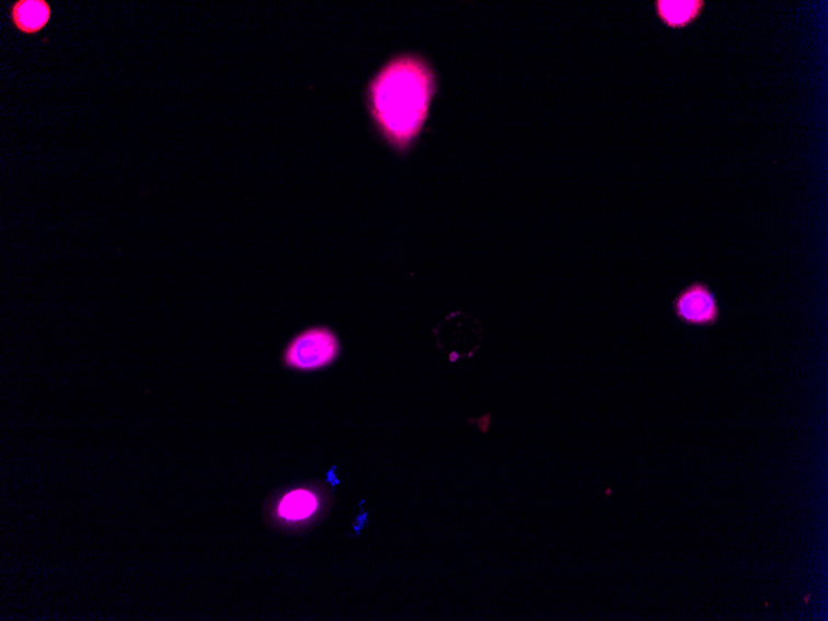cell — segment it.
I'll list each match as a JSON object with an SVG mask.
<instances>
[{
	"label": "cell",
	"instance_id": "6da1fadb",
	"mask_svg": "<svg viewBox=\"0 0 828 621\" xmlns=\"http://www.w3.org/2000/svg\"><path fill=\"white\" fill-rule=\"evenodd\" d=\"M439 72L427 55L401 51L382 62L364 84L371 129L391 152L407 157L425 134L439 92Z\"/></svg>",
	"mask_w": 828,
	"mask_h": 621
},
{
	"label": "cell",
	"instance_id": "7a4b0ae2",
	"mask_svg": "<svg viewBox=\"0 0 828 621\" xmlns=\"http://www.w3.org/2000/svg\"><path fill=\"white\" fill-rule=\"evenodd\" d=\"M338 354L341 342L332 329L314 326L291 338L281 360L291 370L315 371L332 365Z\"/></svg>",
	"mask_w": 828,
	"mask_h": 621
},
{
	"label": "cell",
	"instance_id": "3957f363",
	"mask_svg": "<svg viewBox=\"0 0 828 621\" xmlns=\"http://www.w3.org/2000/svg\"><path fill=\"white\" fill-rule=\"evenodd\" d=\"M680 323L693 327H713L720 323L722 308L716 294L703 280L682 288L671 303Z\"/></svg>",
	"mask_w": 828,
	"mask_h": 621
},
{
	"label": "cell",
	"instance_id": "277c9868",
	"mask_svg": "<svg viewBox=\"0 0 828 621\" xmlns=\"http://www.w3.org/2000/svg\"><path fill=\"white\" fill-rule=\"evenodd\" d=\"M705 9L704 0H655L654 12L667 30L679 32L694 24Z\"/></svg>",
	"mask_w": 828,
	"mask_h": 621
},
{
	"label": "cell",
	"instance_id": "5b68a950",
	"mask_svg": "<svg viewBox=\"0 0 828 621\" xmlns=\"http://www.w3.org/2000/svg\"><path fill=\"white\" fill-rule=\"evenodd\" d=\"M319 509V498L307 488H297L280 498L277 505V516L287 522H302L312 517Z\"/></svg>",
	"mask_w": 828,
	"mask_h": 621
},
{
	"label": "cell",
	"instance_id": "8992f818",
	"mask_svg": "<svg viewBox=\"0 0 828 621\" xmlns=\"http://www.w3.org/2000/svg\"><path fill=\"white\" fill-rule=\"evenodd\" d=\"M50 8L43 0H23L13 8V19L19 30L36 33L49 22Z\"/></svg>",
	"mask_w": 828,
	"mask_h": 621
}]
</instances>
